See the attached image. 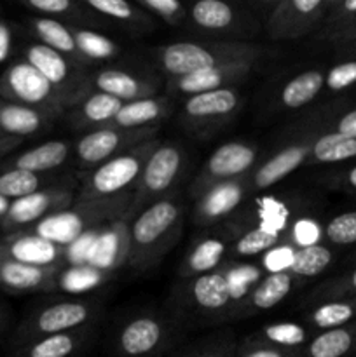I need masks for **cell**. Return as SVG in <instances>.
I'll return each mask as SVG.
<instances>
[{
    "label": "cell",
    "instance_id": "obj_1",
    "mask_svg": "<svg viewBox=\"0 0 356 357\" xmlns=\"http://www.w3.org/2000/svg\"><path fill=\"white\" fill-rule=\"evenodd\" d=\"M133 202L135 192L96 201L77 199L70 208L47 216L31 227L30 232L65 250L87 234H94L119 220H124L129 213H133Z\"/></svg>",
    "mask_w": 356,
    "mask_h": 357
},
{
    "label": "cell",
    "instance_id": "obj_2",
    "mask_svg": "<svg viewBox=\"0 0 356 357\" xmlns=\"http://www.w3.org/2000/svg\"><path fill=\"white\" fill-rule=\"evenodd\" d=\"M181 215L184 208L175 197H164L142 209L128 227L126 264L135 272L156 267L180 236Z\"/></svg>",
    "mask_w": 356,
    "mask_h": 357
},
{
    "label": "cell",
    "instance_id": "obj_3",
    "mask_svg": "<svg viewBox=\"0 0 356 357\" xmlns=\"http://www.w3.org/2000/svg\"><path fill=\"white\" fill-rule=\"evenodd\" d=\"M271 51L248 42H192L181 40L156 49V59L170 79L199 70L230 65H258Z\"/></svg>",
    "mask_w": 356,
    "mask_h": 357
},
{
    "label": "cell",
    "instance_id": "obj_4",
    "mask_svg": "<svg viewBox=\"0 0 356 357\" xmlns=\"http://www.w3.org/2000/svg\"><path fill=\"white\" fill-rule=\"evenodd\" d=\"M159 139H149L145 143L133 146L128 152L108 159L107 162L94 167L86 180L82 181L79 201H96V199L115 197L122 195L131 187H136L147 159L152 155L159 145Z\"/></svg>",
    "mask_w": 356,
    "mask_h": 357
},
{
    "label": "cell",
    "instance_id": "obj_5",
    "mask_svg": "<svg viewBox=\"0 0 356 357\" xmlns=\"http://www.w3.org/2000/svg\"><path fill=\"white\" fill-rule=\"evenodd\" d=\"M0 98L10 103L37 108L56 119L72 108L68 98L24 59L13 63L0 75Z\"/></svg>",
    "mask_w": 356,
    "mask_h": 357
},
{
    "label": "cell",
    "instance_id": "obj_6",
    "mask_svg": "<svg viewBox=\"0 0 356 357\" xmlns=\"http://www.w3.org/2000/svg\"><path fill=\"white\" fill-rule=\"evenodd\" d=\"M185 167V152L175 143H159L147 159L140 180L136 183L133 211L170 197V190Z\"/></svg>",
    "mask_w": 356,
    "mask_h": 357
},
{
    "label": "cell",
    "instance_id": "obj_7",
    "mask_svg": "<svg viewBox=\"0 0 356 357\" xmlns=\"http://www.w3.org/2000/svg\"><path fill=\"white\" fill-rule=\"evenodd\" d=\"M96 310L98 307L86 300H65V302L51 303V305L31 314L21 324V328L17 330L16 344L21 347V345H27L38 338L89 326Z\"/></svg>",
    "mask_w": 356,
    "mask_h": 357
},
{
    "label": "cell",
    "instance_id": "obj_8",
    "mask_svg": "<svg viewBox=\"0 0 356 357\" xmlns=\"http://www.w3.org/2000/svg\"><path fill=\"white\" fill-rule=\"evenodd\" d=\"M332 0H279L265 17V31L271 40H299L320 30Z\"/></svg>",
    "mask_w": 356,
    "mask_h": 357
},
{
    "label": "cell",
    "instance_id": "obj_9",
    "mask_svg": "<svg viewBox=\"0 0 356 357\" xmlns=\"http://www.w3.org/2000/svg\"><path fill=\"white\" fill-rule=\"evenodd\" d=\"M173 338L168 321L154 314H140L117 331L114 357H164Z\"/></svg>",
    "mask_w": 356,
    "mask_h": 357
},
{
    "label": "cell",
    "instance_id": "obj_10",
    "mask_svg": "<svg viewBox=\"0 0 356 357\" xmlns=\"http://www.w3.org/2000/svg\"><path fill=\"white\" fill-rule=\"evenodd\" d=\"M257 160V149L244 142H229L220 145L209 155L202 169L191 185V195L198 201L205 192L225 181L246 176Z\"/></svg>",
    "mask_w": 356,
    "mask_h": 357
},
{
    "label": "cell",
    "instance_id": "obj_11",
    "mask_svg": "<svg viewBox=\"0 0 356 357\" xmlns=\"http://www.w3.org/2000/svg\"><path fill=\"white\" fill-rule=\"evenodd\" d=\"M159 128L117 129L103 128L89 131L75 143V157L84 166L98 167L108 159L128 152L133 146L156 139Z\"/></svg>",
    "mask_w": 356,
    "mask_h": 357
},
{
    "label": "cell",
    "instance_id": "obj_12",
    "mask_svg": "<svg viewBox=\"0 0 356 357\" xmlns=\"http://www.w3.org/2000/svg\"><path fill=\"white\" fill-rule=\"evenodd\" d=\"M23 59L30 63L35 70L42 73L52 86L61 91L72 103V108L87 94L86 79L87 75L80 73V66L66 56L59 54L54 49L40 44L27 45Z\"/></svg>",
    "mask_w": 356,
    "mask_h": 357
},
{
    "label": "cell",
    "instance_id": "obj_13",
    "mask_svg": "<svg viewBox=\"0 0 356 357\" xmlns=\"http://www.w3.org/2000/svg\"><path fill=\"white\" fill-rule=\"evenodd\" d=\"M73 204V192L65 187H47L35 194L10 202V208L2 220L7 232H21L37 225L47 216L56 215Z\"/></svg>",
    "mask_w": 356,
    "mask_h": 357
},
{
    "label": "cell",
    "instance_id": "obj_14",
    "mask_svg": "<svg viewBox=\"0 0 356 357\" xmlns=\"http://www.w3.org/2000/svg\"><path fill=\"white\" fill-rule=\"evenodd\" d=\"M241 105V94L234 87L212 91V93L195 94L185 100L184 119L188 129L198 132H209L212 129L222 128Z\"/></svg>",
    "mask_w": 356,
    "mask_h": 357
},
{
    "label": "cell",
    "instance_id": "obj_15",
    "mask_svg": "<svg viewBox=\"0 0 356 357\" xmlns=\"http://www.w3.org/2000/svg\"><path fill=\"white\" fill-rule=\"evenodd\" d=\"M188 17L199 30L222 37L239 38L257 31V23L250 14L222 0H199L192 3Z\"/></svg>",
    "mask_w": 356,
    "mask_h": 357
},
{
    "label": "cell",
    "instance_id": "obj_16",
    "mask_svg": "<svg viewBox=\"0 0 356 357\" xmlns=\"http://www.w3.org/2000/svg\"><path fill=\"white\" fill-rule=\"evenodd\" d=\"M159 80L124 68H103L86 79L87 93H103L122 103L154 98L159 93Z\"/></svg>",
    "mask_w": 356,
    "mask_h": 357
},
{
    "label": "cell",
    "instance_id": "obj_17",
    "mask_svg": "<svg viewBox=\"0 0 356 357\" xmlns=\"http://www.w3.org/2000/svg\"><path fill=\"white\" fill-rule=\"evenodd\" d=\"M234 298L225 268L191 279L185 286V302L194 312L205 317H216L227 312Z\"/></svg>",
    "mask_w": 356,
    "mask_h": 357
},
{
    "label": "cell",
    "instance_id": "obj_18",
    "mask_svg": "<svg viewBox=\"0 0 356 357\" xmlns=\"http://www.w3.org/2000/svg\"><path fill=\"white\" fill-rule=\"evenodd\" d=\"M257 65H230L218 66L212 70H199L184 77L168 79V94L170 96H195V94L212 93V91L234 87L250 75Z\"/></svg>",
    "mask_w": 356,
    "mask_h": 357
},
{
    "label": "cell",
    "instance_id": "obj_19",
    "mask_svg": "<svg viewBox=\"0 0 356 357\" xmlns=\"http://www.w3.org/2000/svg\"><path fill=\"white\" fill-rule=\"evenodd\" d=\"M0 258L35 267H61L65 250L30 230H21L0 239Z\"/></svg>",
    "mask_w": 356,
    "mask_h": 357
},
{
    "label": "cell",
    "instance_id": "obj_20",
    "mask_svg": "<svg viewBox=\"0 0 356 357\" xmlns=\"http://www.w3.org/2000/svg\"><path fill=\"white\" fill-rule=\"evenodd\" d=\"M299 282L300 279H297L290 271L279 272V274H265L248 291L246 296L234 303V310L230 312V316L246 317L274 309L286 296L292 295Z\"/></svg>",
    "mask_w": 356,
    "mask_h": 357
},
{
    "label": "cell",
    "instance_id": "obj_21",
    "mask_svg": "<svg viewBox=\"0 0 356 357\" xmlns=\"http://www.w3.org/2000/svg\"><path fill=\"white\" fill-rule=\"evenodd\" d=\"M61 267H35L0 258V289L10 293L49 291L58 286Z\"/></svg>",
    "mask_w": 356,
    "mask_h": 357
},
{
    "label": "cell",
    "instance_id": "obj_22",
    "mask_svg": "<svg viewBox=\"0 0 356 357\" xmlns=\"http://www.w3.org/2000/svg\"><path fill=\"white\" fill-rule=\"evenodd\" d=\"M248 178L243 176L209 188L195 201L194 222L198 225H213L225 218L241 204L248 190Z\"/></svg>",
    "mask_w": 356,
    "mask_h": 357
},
{
    "label": "cell",
    "instance_id": "obj_23",
    "mask_svg": "<svg viewBox=\"0 0 356 357\" xmlns=\"http://www.w3.org/2000/svg\"><path fill=\"white\" fill-rule=\"evenodd\" d=\"M313 142L314 139L292 143V145L285 146L278 153H274L271 159H267L260 167H257L253 176L250 178L251 188L253 190H265V188L285 180L288 174L299 169L302 164L309 162Z\"/></svg>",
    "mask_w": 356,
    "mask_h": 357
},
{
    "label": "cell",
    "instance_id": "obj_24",
    "mask_svg": "<svg viewBox=\"0 0 356 357\" xmlns=\"http://www.w3.org/2000/svg\"><path fill=\"white\" fill-rule=\"evenodd\" d=\"M93 328L84 326L66 333L38 338L27 345H21L14 357H73L86 349L93 338Z\"/></svg>",
    "mask_w": 356,
    "mask_h": 357
},
{
    "label": "cell",
    "instance_id": "obj_25",
    "mask_svg": "<svg viewBox=\"0 0 356 357\" xmlns=\"http://www.w3.org/2000/svg\"><path fill=\"white\" fill-rule=\"evenodd\" d=\"M227 244H229V237L223 236V234L205 236L202 239H199L191 248L184 264H181L180 272H178L180 278L191 281L199 275L218 271L227 253Z\"/></svg>",
    "mask_w": 356,
    "mask_h": 357
},
{
    "label": "cell",
    "instance_id": "obj_26",
    "mask_svg": "<svg viewBox=\"0 0 356 357\" xmlns=\"http://www.w3.org/2000/svg\"><path fill=\"white\" fill-rule=\"evenodd\" d=\"M122 105H124L122 101L115 100L108 94L93 91V93H87L73 107L72 114H70V121H72L73 128L77 129L96 131V129L108 128L122 108Z\"/></svg>",
    "mask_w": 356,
    "mask_h": 357
},
{
    "label": "cell",
    "instance_id": "obj_27",
    "mask_svg": "<svg viewBox=\"0 0 356 357\" xmlns=\"http://www.w3.org/2000/svg\"><path fill=\"white\" fill-rule=\"evenodd\" d=\"M171 101L168 98H145V100L124 103L108 128L147 129L159 128L161 121L170 115Z\"/></svg>",
    "mask_w": 356,
    "mask_h": 357
},
{
    "label": "cell",
    "instance_id": "obj_28",
    "mask_svg": "<svg viewBox=\"0 0 356 357\" xmlns=\"http://www.w3.org/2000/svg\"><path fill=\"white\" fill-rule=\"evenodd\" d=\"M54 119L56 117L37 108L10 103L0 98V132L2 135L24 138V136L47 129Z\"/></svg>",
    "mask_w": 356,
    "mask_h": 357
},
{
    "label": "cell",
    "instance_id": "obj_29",
    "mask_svg": "<svg viewBox=\"0 0 356 357\" xmlns=\"http://www.w3.org/2000/svg\"><path fill=\"white\" fill-rule=\"evenodd\" d=\"M70 155V143L63 139H52V142L42 143L30 150H24L20 155L13 157L3 164L7 169H23L30 173H47V171L58 169L65 164Z\"/></svg>",
    "mask_w": 356,
    "mask_h": 357
},
{
    "label": "cell",
    "instance_id": "obj_30",
    "mask_svg": "<svg viewBox=\"0 0 356 357\" xmlns=\"http://www.w3.org/2000/svg\"><path fill=\"white\" fill-rule=\"evenodd\" d=\"M356 354V321L342 328L320 331L300 351V357H353Z\"/></svg>",
    "mask_w": 356,
    "mask_h": 357
},
{
    "label": "cell",
    "instance_id": "obj_31",
    "mask_svg": "<svg viewBox=\"0 0 356 357\" xmlns=\"http://www.w3.org/2000/svg\"><path fill=\"white\" fill-rule=\"evenodd\" d=\"M30 28L31 31H34L35 37L40 40V44L54 49L56 52L70 58L79 66L87 65L84 56L80 54L79 49H77L75 40H73L72 35V28H70L68 23L51 20V17H34V20L30 21Z\"/></svg>",
    "mask_w": 356,
    "mask_h": 357
},
{
    "label": "cell",
    "instance_id": "obj_32",
    "mask_svg": "<svg viewBox=\"0 0 356 357\" xmlns=\"http://www.w3.org/2000/svg\"><path fill=\"white\" fill-rule=\"evenodd\" d=\"M84 3L93 13L108 17L119 24H124L128 26V30L135 31V33L150 31L156 26V21L147 10H143L136 3L126 2V0H86Z\"/></svg>",
    "mask_w": 356,
    "mask_h": 357
},
{
    "label": "cell",
    "instance_id": "obj_33",
    "mask_svg": "<svg viewBox=\"0 0 356 357\" xmlns=\"http://www.w3.org/2000/svg\"><path fill=\"white\" fill-rule=\"evenodd\" d=\"M325 80H327V73L320 68L306 70V72L290 79L283 86L281 96H279L283 107L297 110V108L309 105L323 91Z\"/></svg>",
    "mask_w": 356,
    "mask_h": 357
},
{
    "label": "cell",
    "instance_id": "obj_34",
    "mask_svg": "<svg viewBox=\"0 0 356 357\" xmlns=\"http://www.w3.org/2000/svg\"><path fill=\"white\" fill-rule=\"evenodd\" d=\"M23 6L34 13L45 14L51 20H66L70 26L79 24V28H87L100 24L86 3H75L72 0H23Z\"/></svg>",
    "mask_w": 356,
    "mask_h": 357
},
{
    "label": "cell",
    "instance_id": "obj_35",
    "mask_svg": "<svg viewBox=\"0 0 356 357\" xmlns=\"http://www.w3.org/2000/svg\"><path fill=\"white\" fill-rule=\"evenodd\" d=\"M306 321L307 328L311 326V330H318V333L348 326L356 321V296L314 305V309L307 314Z\"/></svg>",
    "mask_w": 356,
    "mask_h": 357
},
{
    "label": "cell",
    "instance_id": "obj_36",
    "mask_svg": "<svg viewBox=\"0 0 356 357\" xmlns=\"http://www.w3.org/2000/svg\"><path fill=\"white\" fill-rule=\"evenodd\" d=\"M356 159V138L332 131L314 138L309 162L337 164Z\"/></svg>",
    "mask_w": 356,
    "mask_h": 357
},
{
    "label": "cell",
    "instance_id": "obj_37",
    "mask_svg": "<svg viewBox=\"0 0 356 357\" xmlns=\"http://www.w3.org/2000/svg\"><path fill=\"white\" fill-rule=\"evenodd\" d=\"M253 335H257L258 338L274 345V347L286 349V351H302L309 344L311 338L314 337L311 333V328H307L306 324L293 323V321L267 324Z\"/></svg>",
    "mask_w": 356,
    "mask_h": 357
},
{
    "label": "cell",
    "instance_id": "obj_38",
    "mask_svg": "<svg viewBox=\"0 0 356 357\" xmlns=\"http://www.w3.org/2000/svg\"><path fill=\"white\" fill-rule=\"evenodd\" d=\"M332 261H334V251L325 244H314V246L300 248L295 251L290 272L297 279L304 281V279L318 278L323 274L330 267Z\"/></svg>",
    "mask_w": 356,
    "mask_h": 357
},
{
    "label": "cell",
    "instance_id": "obj_39",
    "mask_svg": "<svg viewBox=\"0 0 356 357\" xmlns=\"http://www.w3.org/2000/svg\"><path fill=\"white\" fill-rule=\"evenodd\" d=\"M42 188H47L42 174L23 169L0 171V195L6 197L7 201H17V199L35 194Z\"/></svg>",
    "mask_w": 356,
    "mask_h": 357
},
{
    "label": "cell",
    "instance_id": "obj_40",
    "mask_svg": "<svg viewBox=\"0 0 356 357\" xmlns=\"http://www.w3.org/2000/svg\"><path fill=\"white\" fill-rule=\"evenodd\" d=\"M72 28L73 40H75L77 49L84 56L87 63L89 61H103V59H114L119 54V47L112 38L98 33V31L89 30V28Z\"/></svg>",
    "mask_w": 356,
    "mask_h": 357
},
{
    "label": "cell",
    "instance_id": "obj_41",
    "mask_svg": "<svg viewBox=\"0 0 356 357\" xmlns=\"http://www.w3.org/2000/svg\"><path fill=\"white\" fill-rule=\"evenodd\" d=\"M353 296H356V267L346 274L335 275V278L318 284L309 293L306 303H313L314 307L325 302H332V300L353 298Z\"/></svg>",
    "mask_w": 356,
    "mask_h": 357
},
{
    "label": "cell",
    "instance_id": "obj_42",
    "mask_svg": "<svg viewBox=\"0 0 356 357\" xmlns=\"http://www.w3.org/2000/svg\"><path fill=\"white\" fill-rule=\"evenodd\" d=\"M279 243H281L279 232L269 230L267 227H257V229L246 230L243 236L234 241L232 253L236 257H257V255L267 253Z\"/></svg>",
    "mask_w": 356,
    "mask_h": 357
},
{
    "label": "cell",
    "instance_id": "obj_43",
    "mask_svg": "<svg viewBox=\"0 0 356 357\" xmlns=\"http://www.w3.org/2000/svg\"><path fill=\"white\" fill-rule=\"evenodd\" d=\"M356 20V0H332L327 17L320 28V38L332 42Z\"/></svg>",
    "mask_w": 356,
    "mask_h": 357
},
{
    "label": "cell",
    "instance_id": "obj_44",
    "mask_svg": "<svg viewBox=\"0 0 356 357\" xmlns=\"http://www.w3.org/2000/svg\"><path fill=\"white\" fill-rule=\"evenodd\" d=\"M323 237L335 246L356 244V211H346L328 220L323 229Z\"/></svg>",
    "mask_w": 356,
    "mask_h": 357
},
{
    "label": "cell",
    "instance_id": "obj_45",
    "mask_svg": "<svg viewBox=\"0 0 356 357\" xmlns=\"http://www.w3.org/2000/svg\"><path fill=\"white\" fill-rule=\"evenodd\" d=\"M236 347L229 338H208L184 347L170 357H236Z\"/></svg>",
    "mask_w": 356,
    "mask_h": 357
},
{
    "label": "cell",
    "instance_id": "obj_46",
    "mask_svg": "<svg viewBox=\"0 0 356 357\" xmlns=\"http://www.w3.org/2000/svg\"><path fill=\"white\" fill-rule=\"evenodd\" d=\"M136 6L149 14L159 16L164 23L178 26L188 16L187 7L178 0H136Z\"/></svg>",
    "mask_w": 356,
    "mask_h": 357
},
{
    "label": "cell",
    "instance_id": "obj_47",
    "mask_svg": "<svg viewBox=\"0 0 356 357\" xmlns=\"http://www.w3.org/2000/svg\"><path fill=\"white\" fill-rule=\"evenodd\" d=\"M236 357H300V351H286L250 335L236 347Z\"/></svg>",
    "mask_w": 356,
    "mask_h": 357
},
{
    "label": "cell",
    "instance_id": "obj_48",
    "mask_svg": "<svg viewBox=\"0 0 356 357\" xmlns=\"http://www.w3.org/2000/svg\"><path fill=\"white\" fill-rule=\"evenodd\" d=\"M297 248L292 243H279L262 257V265L267 274H279V272H288L292 267L293 257H295Z\"/></svg>",
    "mask_w": 356,
    "mask_h": 357
},
{
    "label": "cell",
    "instance_id": "obj_49",
    "mask_svg": "<svg viewBox=\"0 0 356 357\" xmlns=\"http://www.w3.org/2000/svg\"><path fill=\"white\" fill-rule=\"evenodd\" d=\"M290 237H292V244L297 250L314 246V244H320L321 229L314 220L300 218L290 229Z\"/></svg>",
    "mask_w": 356,
    "mask_h": 357
},
{
    "label": "cell",
    "instance_id": "obj_50",
    "mask_svg": "<svg viewBox=\"0 0 356 357\" xmlns=\"http://www.w3.org/2000/svg\"><path fill=\"white\" fill-rule=\"evenodd\" d=\"M325 86L330 91H344L348 87L356 86V59H349V61L332 66L330 72L327 73Z\"/></svg>",
    "mask_w": 356,
    "mask_h": 357
},
{
    "label": "cell",
    "instance_id": "obj_51",
    "mask_svg": "<svg viewBox=\"0 0 356 357\" xmlns=\"http://www.w3.org/2000/svg\"><path fill=\"white\" fill-rule=\"evenodd\" d=\"M328 185L335 188H341V190L356 192V164L349 167V169L332 174L328 178Z\"/></svg>",
    "mask_w": 356,
    "mask_h": 357
},
{
    "label": "cell",
    "instance_id": "obj_52",
    "mask_svg": "<svg viewBox=\"0 0 356 357\" xmlns=\"http://www.w3.org/2000/svg\"><path fill=\"white\" fill-rule=\"evenodd\" d=\"M335 132L356 138V108L339 119L337 124H335Z\"/></svg>",
    "mask_w": 356,
    "mask_h": 357
},
{
    "label": "cell",
    "instance_id": "obj_53",
    "mask_svg": "<svg viewBox=\"0 0 356 357\" xmlns=\"http://www.w3.org/2000/svg\"><path fill=\"white\" fill-rule=\"evenodd\" d=\"M10 42H13V35H10L9 24L0 21V63L9 58Z\"/></svg>",
    "mask_w": 356,
    "mask_h": 357
},
{
    "label": "cell",
    "instance_id": "obj_54",
    "mask_svg": "<svg viewBox=\"0 0 356 357\" xmlns=\"http://www.w3.org/2000/svg\"><path fill=\"white\" fill-rule=\"evenodd\" d=\"M353 40H356V20L353 21V23L349 24L346 30H342L341 33H339L337 37L332 40V44H335L337 47H341V45L349 44V42H353Z\"/></svg>",
    "mask_w": 356,
    "mask_h": 357
},
{
    "label": "cell",
    "instance_id": "obj_55",
    "mask_svg": "<svg viewBox=\"0 0 356 357\" xmlns=\"http://www.w3.org/2000/svg\"><path fill=\"white\" fill-rule=\"evenodd\" d=\"M23 142L21 138H14V136H7V135H0V155L2 153L10 152L13 149H16L20 143Z\"/></svg>",
    "mask_w": 356,
    "mask_h": 357
},
{
    "label": "cell",
    "instance_id": "obj_56",
    "mask_svg": "<svg viewBox=\"0 0 356 357\" xmlns=\"http://www.w3.org/2000/svg\"><path fill=\"white\" fill-rule=\"evenodd\" d=\"M9 208H10V201H7L6 197H2V195H0V222H2L3 216L7 215Z\"/></svg>",
    "mask_w": 356,
    "mask_h": 357
},
{
    "label": "cell",
    "instance_id": "obj_57",
    "mask_svg": "<svg viewBox=\"0 0 356 357\" xmlns=\"http://www.w3.org/2000/svg\"><path fill=\"white\" fill-rule=\"evenodd\" d=\"M341 49L342 52H346V54H351V56H356V40H353V42H349V44H346V45H341Z\"/></svg>",
    "mask_w": 356,
    "mask_h": 357
},
{
    "label": "cell",
    "instance_id": "obj_58",
    "mask_svg": "<svg viewBox=\"0 0 356 357\" xmlns=\"http://www.w3.org/2000/svg\"><path fill=\"white\" fill-rule=\"evenodd\" d=\"M2 324H3V314L2 310H0V328H2Z\"/></svg>",
    "mask_w": 356,
    "mask_h": 357
},
{
    "label": "cell",
    "instance_id": "obj_59",
    "mask_svg": "<svg viewBox=\"0 0 356 357\" xmlns=\"http://www.w3.org/2000/svg\"><path fill=\"white\" fill-rule=\"evenodd\" d=\"M0 227H2V222H0Z\"/></svg>",
    "mask_w": 356,
    "mask_h": 357
},
{
    "label": "cell",
    "instance_id": "obj_60",
    "mask_svg": "<svg viewBox=\"0 0 356 357\" xmlns=\"http://www.w3.org/2000/svg\"><path fill=\"white\" fill-rule=\"evenodd\" d=\"M0 135H2V132H0Z\"/></svg>",
    "mask_w": 356,
    "mask_h": 357
}]
</instances>
